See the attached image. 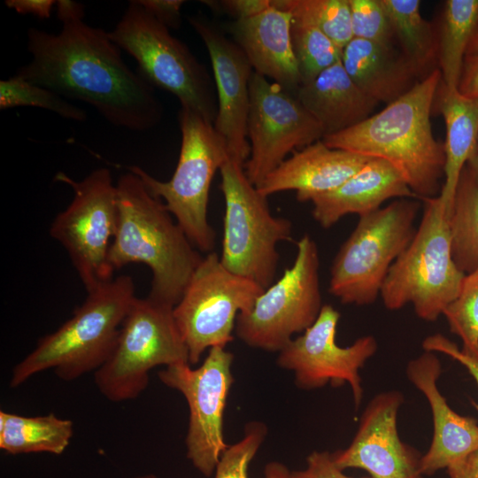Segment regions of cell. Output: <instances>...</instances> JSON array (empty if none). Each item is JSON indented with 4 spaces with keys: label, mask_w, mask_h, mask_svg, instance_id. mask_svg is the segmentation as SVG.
<instances>
[{
    "label": "cell",
    "mask_w": 478,
    "mask_h": 478,
    "mask_svg": "<svg viewBox=\"0 0 478 478\" xmlns=\"http://www.w3.org/2000/svg\"><path fill=\"white\" fill-rule=\"evenodd\" d=\"M340 316L331 305H323L314 323L279 351L276 363L294 373L301 389L348 383L357 409L363 399L359 370L376 353L378 343L374 336L365 335L350 346H339L335 335Z\"/></svg>",
    "instance_id": "obj_16"
},
{
    "label": "cell",
    "mask_w": 478,
    "mask_h": 478,
    "mask_svg": "<svg viewBox=\"0 0 478 478\" xmlns=\"http://www.w3.org/2000/svg\"><path fill=\"white\" fill-rule=\"evenodd\" d=\"M135 478H158V477L153 474H147L136 476Z\"/></svg>",
    "instance_id": "obj_47"
},
{
    "label": "cell",
    "mask_w": 478,
    "mask_h": 478,
    "mask_svg": "<svg viewBox=\"0 0 478 478\" xmlns=\"http://www.w3.org/2000/svg\"><path fill=\"white\" fill-rule=\"evenodd\" d=\"M434 104L446 127L444 181L438 197L450 217L460 174L477 143L478 98L449 90L440 83Z\"/></svg>",
    "instance_id": "obj_25"
},
{
    "label": "cell",
    "mask_w": 478,
    "mask_h": 478,
    "mask_svg": "<svg viewBox=\"0 0 478 478\" xmlns=\"http://www.w3.org/2000/svg\"><path fill=\"white\" fill-rule=\"evenodd\" d=\"M478 30V0H447L443 11L438 58L443 87L458 89L467 47Z\"/></svg>",
    "instance_id": "obj_27"
},
{
    "label": "cell",
    "mask_w": 478,
    "mask_h": 478,
    "mask_svg": "<svg viewBox=\"0 0 478 478\" xmlns=\"http://www.w3.org/2000/svg\"><path fill=\"white\" fill-rule=\"evenodd\" d=\"M403 55L417 71L424 72L438 56V42L433 27L420 14L419 0H380Z\"/></svg>",
    "instance_id": "obj_28"
},
{
    "label": "cell",
    "mask_w": 478,
    "mask_h": 478,
    "mask_svg": "<svg viewBox=\"0 0 478 478\" xmlns=\"http://www.w3.org/2000/svg\"><path fill=\"white\" fill-rule=\"evenodd\" d=\"M403 402L398 390L379 393L370 400L351 443L333 452L341 469H362L371 478H423L421 455L398 434L397 414Z\"/></svg>",
    "instance_id": "obj_18"
},
{
    "label": "cell",
    "mask_w": 478,
    "mask_h": 478,
    "mask_svg": "<svg viewBox=\"0 0 478 478\" xmlns=\"http://www.w3.org/2000/svg\"><path fill=\"white\" fill-rule=\"evenodd\" d=\"M117 224L108 262L114 272L130 263L151 272L149 297L174 307L202 260L168 211L139 176L127 172L117 183Z\"/></svg>",
    "instance_id": "obj_3"
},
{
    "label": "cell",
    "mask_w": 478,
    "mask_h": 478,
    "mask_svg": "<svg viewBox=\"0 0 478 478\" xmlns=\"http://www.w3.org/2000/svg\"><path fill=\"white\" fill-rule=\"evenodd\" d=\"M264 475L265 478H291V472L284 464L271 461L266 465Z\"/></svg>",
    "instance_id": "obj_44"
},
{
    "label": "cell",
    "mask_w": 478,
    "mask_h": 478,
    "mask_svg": "<svg viewBox=\"0 0 478 478\" xmlns=\"http://www.w3.org/2000/svg\"><path fill=\"white\" fill-rule=\"evenodd\" d=\"M421 200L414 236L389 268L380 297L388 310L411 304L420 319L435 321L458 296L466 274L453 260L449 215L438 196Z\"/></svg>",
    "instance_id": "obj_5"
},
{
    "label": "cell",
    "mask_w": 478,
    "mask_h": 478,
    "mask_svg": "<svg viewBox=\"0 0 478 478\" xmlns=\"http://www.w3.org/2000/svg\"><path fill=\"white\" fill-rule=\"evenodd\" d=\"M353 38L391 45L394 32L380 0H349Z\"/></svg>",
    "instance_id": "obj_35"
},
{
    "label": "cell",
    "mask_w": 478,
    "mask_h": 478,
    "mask_svg": "<svg viewBox=\"0 0 478 478\" xmlns=\"http://www.w3.org/2000/svg\"><path fill=\"white\" fill-rule=\"evenodd\" d=\"M322 306L319 250L306 234L297 243L293 264L264 290L251 311L238 314L235 333L251 348L279 352L295 334L314 323Z\"/></svg>",
    "instance_id": "obj_11"
},
{
    "label": "cell",
    "mask_w": 478,
    "mask_h": 478,
    "mask_svg": "<svg viewBox=\"0 0 478 478\" xmlns=\"http://www.w3.org/2000/svg\"><path fill=\"white\" fill-rule=\"evenodd\" d=\"M458 90L465 96L478 98V54L466 56Z\"/></svg>",
    "instance_id": "obj_40"
},
{
    "label": "cell",
    "mask_w": 478,
    "mask_h": 478,
    "mask_svg": "<svg viewBox=\"0 0 478 478\" xmlns=\"http://www.w3.org/2000/svg\"><path fill=\"white\" fill-rule=\"evenodd\" d=\"M341 61L350 78L363 92L386 105L418 81L417 71L391 45L352 38L343 49Z\"/></svg>",
    "instance_id": "obj_24"
},
{
    "label": "cell",
    "mask_w": 478,
    "mask_h": 478,
    "mask_svg": "<svg viewBox=\"0 0 478 478\" xmlns=\"http://www.w3.org/2000/svg\"><path fill=\"white\" fill-rule=\"evenodd\" d=\"M414 197L396 167L384 159L370 158L338 188L313 197L312 213L328 228L348 214L361 217L382 208L389 199Z\"/></svg>",
    "instance_id": "obj_22"
},
{
    "label": "cell",
    "mask_w": 478,
    "mask_h": 478,
    "mask_svg": "<svg viewBox=\"0 0 478 478\" xmlns=\"http://www.w3.org/2000/svg\"><path fill=\"white\" fill-rule=\"evenodd\" d=\"M230 158L220 169L225 200L220 261L232 273L267 289L277 272L278 243L291 240L289 220L274 216L267 197Z\"/></svg>",
    "instance_id": "obj_10"
},
{
    "label": "cell",
    "mask_w": 478,
    "mask_h": 478,
    "mask_svg": "<svg viewBox=\"0 0 478 478\" xmlns=\"http://www.w3.org/2000/svg\"><path fill=\"white\" fill-rule=\"evenodd\" d=\"M57 17L63 23L81 20L84 18V5L71 0L56 1Z\"/></svg>",
    "instance_id": "obj_43"
},
{
    "label": "cell",
    "mask_w": 478,
    "mask_h": 478,
    "mask_svg": "<svg viewBox=\"0 0 478 478\" xmlns=\"http://www.w3.org/2000/svg\"><path fill=\"white\" fill-rule=\"evenodd\" d=\"M73 435V423L54 413L24 416L0 412V449L6 453L62 454Z\"/></svg>",
    "instance_id": "obj_26"
},
{
    "label": "cell",
    "mask_w": 478,
    "mask_h": 478,
    "mask_svg": "<svg viewBox=\"0 0 478 478\" xmlns=\"http://www.w3.org/2000/svg\"><path fill=\"white\" fill-rule=\"evenodd\" d=\"M292 17L272 5L227 27L232 40L243 51L253 71L296 94L301 79L291 43Z\"/></svg>",
    "instance_id": "obj_21"
},
{
    "label": "cell",
    "mask_w": 478,
    "mask_h": 478,
    "mask_svg": "<svg viewBox=\"0 0 478 478\" xmlns=\"http://www.w3.org/2000/svg\"><path fill=\"white\" fill-rule=\"evenodd\" d=\"M343 471L335 462L333 453L314 451L306 458L305 468L291 472V478H354L345 474Z\"/></svg>",
    "instance_id": "obj_37"
},
{
    "label": "cell",
    "mask_w": 478,
    "mask_h": 478,
    "mask_svg": "<svg viewBox=\"0 0 478 478\" xmlns=\"http://www.w3.org/2000/svg\"><path fill=\"white\" fill-rule=\"evenodd\" d=\"M87 293L72 317L40 338L35 349L13 367L11 388L49 369L61 380L71 382L96 371L105 362L136 297L134 281L129 275H120Z\"/></svg>",
    "instance_id": "obj_4"
},
{
    "label": "cell",
    "mask_w": 478,
    "mask_h": 478,
    "mask_svg": "<svg viewBox=\"0 0 478 478\" xmlns=\"http://www.w3.org/2000/svg\"><path fill=\"white\" fill-rule=\"evenodd\" d=\"M264 289L227 269L215 251L206 253L173 309L190 365L212 347L232 342L239 313L248 312Z\"/></svg>",
    "instance_id": "obj_12"
},
{
    "label": "cell",
    "mask_w": 478,
    "mask_h": 478,
    "mask_svg": "<svg viewBox=\"0 0 478 478\" xmlns=\"http://www.w3.org/2000/svg\"><path fill=\"white\" fill-rule=\"evenodd\" d=\"M57 181L69 185L73 197L54 219L50 234L66 251L87 291L112 279L108 256L114 236L117 189L108 168L92 171L75 181L60 172Z\"/></svg>",
    "instance_id": "obj_13"
},
{
    "label": "cell",
    "mask_w": 478,
    "mask_h": 478,
    "mask_svg": "<svg viewBox=\"0 0 478 478\" xmlns=\"http://www.w3.org/2000/svg\"><path fill=\"white\" fill-rule=\"evenodd\" d=\"M267 435V426L261 421L245 425L243 436L228 445L216 466L214 478H248L250 463Z\"/></svg>",
    "instance_id": "obj_34"
},
{
    "label": "cell",
    "mask_w": 478,
    "mask_h": 478,
    "mask_svg": "<svg viewBox=\"0 0 478 478\" xmlns=\"http://www.w3.org/2000/svg\"><path fill=\"white\" fill-rule=\"evenodd\" d=\"M449 222L453 260L468 274L478 267V186L466 166L459 180Z\"/></svg>",
    "instance_id": "obj_29"
},
{
    "label": "cell",
    "mask_w": 478,
    "mask_h": 478,
    "mask_svg": "<svg viewBox=\"0 0 478 478\" xmlns=\"http://www.w3.org/2000/svg\"><path fill=\"white\" fill-rule=\"evenodd\" d=\"M233 360L232 352L215 346L209 349L197 368H192L189 363L178 364L166 366L158 374L162 383L186 399L189 411L185 439L187 458L206 477L215 472L221 454L228 447L223 435V416L234 382Z\"/></svg>",
    "instance_id": "obj_14"
},
{
    "label": "cell",
    "mask_w": 478,
    "mask_h": 478,
    "mask_svg": "<svg viewBox=\"0 0 478 478\" xmlns=\"http://www.w3.org/2000/svg\"><path fill=\"white\" fill-rule=\"evenodd\" d=\"M138 4L168 28H179L181 24L183 0H137Z\"/></svg>",
    "instance_id": "obj_39"
},
{
    "label": "cell",
    "mask_w": 478,
    "mask_h": 478,
    "mask_svg": "<svg viewBox=\"0 0 478 478\" xmlns=\"http://www.w3.org/2000/svg\"><path fill=\"white\" fill-rule=\"evenodd\" d=\"M370 158L330 148L321 139L295 150L257 189L266 197L295 190L299 202L311 201L338 188Z\"/></svg>",
    "instance_id": "obj_20"
},
{
    "label": "cell",
    "mask_w": 478,
    "mask_h": 478,
    "mask_svg": "<svg viewBox=\"0 0 478 478\" xmlns=\"http://www.w3.org/2000/svg\"><path fill=\"white\" fill-rule=\"evenodd\" d=\"M173 309L149 297L134 299L113 350L95 371V384L106 399H135L146 389L151 369L189 363Z\"/></svg>",
    "instance_id": "obj_9"
},
{
    "label": "cell",
    "mask_w": 478,
    "mask_h": 478,
    "mask_svg": "<svg viewBox=\"0 0 478 478\" xmlns=\"http://www.w3.org/2000/svg\"><path fill=\"white\" fill-rule=\"evenodd\" d=\"M441 362L435 352L424 351L408 361L406 375L426 397L432 413L434 432L427 452L420 459L422 475H432L478 451V422L457 413L440 392L437 380Z\"/></svg>",
    "instance_id": "obj_19"
},
{
    "label": "cell",
    "mask_w": 478,
    "mask_h": 478,
    "mask_svg": "<svg viewBox=\"0 0 478 478\" xmlns=\"http://www.w3.org/2000/svg\"><path fill=\"white\" fill-rule=\"evenodd\" d=\"M295 96L320 123L324 136L364 121L379 104L353 82L341 60L302 84Z\"/></svg>",
    "instance_id": "obj_23"
},
{
    "label": "cell",
    "mask_w": 478,
    "mask_h": 478,
    "mask_svg": "<svg viewBox=\"0 0 478 478\" xmlns=\"http://www.w3.org/2000/svg\"><path fill=\"white\" fill-rule=\"evenodd\" d=\"M292 19L311 24L343 50L353 38L349 0H271Z\"/></svg>",
    "instance_id": "obj_30"
},
{
    "label": "cell",
    "mask_w": 478,
    "mask_h": 478,
    "mask_svg": "<svg viewBox=\"0 0 478 478\" xmlns=\"http://www.w3.org/2000/svg\"><path fill=\"white\" fill-rule=\"evenodd\" d=\"M178 120L181 150L169 181H159L137 166L127 169L165 203L192 244L206 254L213 251L215 244V231L207 219L211 184L229 156L212 123L184 107H181Z\"/></svg>",
    "instance_id": "obj_7"
},
{
    "label": "cell",
    "mask_w": 478,
    "mask_h": 478,
    "mask_svg": "<svg viewBox=\"0 0 478 478\" xmlns=\"http://www.w3.org/2000/svg\"><path fill=\"white\" fill-rule=\"evenodd\" d=\"M30 61L15 75L64 98L85 102L111 124L144 132L157 126L163 107L153 87L125 63L108 32L81 20L58 34L31 27Z\"/></svg>",
    "instance_id": "obj_1"
},
{
    "label": "cell",
    "mask_w": 478,
    "mask_h": 478,
    "mask_svg": "<svg viewBox=\"0 0 478 478\" xmlns=\"http://www.w3.org/2000/svg\"><path fill=\"white\" fill-rule=\"evenodd\" d=\"M424 351L443 353L455 359L469 372L478 386V358L464 352L458 345L442 334H434L422 341ZM478 413V403L472 402Z\"/></svg>",
    "instance_id": "obj_36"
},
{
    "label": "cell",
    "mask_w": 478,
    "mask_h": 478,
    "mask_svg": "<svg viewBox=\"0 0 478 478\" xmlns=\"http://www.w3.org/2000/svg\"><path fill=\"white\" fill-rule=\"evenodd\" d=\"M441 81L440 69H433L381 112L322 141L333 149L384 159L417 197H437L445 155L443 144L433 135L430 116Z\"/></svg>",
    "instance_id": "obj_2"
},
{
    "label": "cell",
    "mask_w": 478,
    "mask_h": 478,
    "mask_svg": "<svg viewBox=\"0 0 478 478\" xmlns=\"http://www.w3.org/2000/svg\"><path fill=\"white\" fill-rule=\"evenodd\" d=\"M447 471L450 478H478V451L451 464Z\"/></svg>",
    "instance_id": "obj_42"
},
{
    "label": "cell",
    "mask_w": 478,
    "mask_h": 478,
    "mask_svg": "<svg viewBox=\"0 0 478 478\" xmlns=\"http://www.w3.org/2000/svg\"><path fill=\"white\" fill-rule=\"evenodd\" d=\"M420 206L412 198H398L359 217L333 260L331 295L343 305L374 303L389 268L414 236Z\"/></svg>",
    "instance_id": "obj_8"
},
{
    "label": "cell",
    "mask_w": 478,
    "mask_h": 478,
    "mask_svg": "<svg viewBox=\"0 0 478 478\" xmlns=\"http://www.w3.org/2000/svg\"><path fill=\"white\" fill-rule=\"evenodd\" d=\"M471 174L473 175L476 185L478 186V138L474 150L466 164Z\"/></svg>",
    "instance_id": "obj_45"
},
{
    "label": "cell",
    "mask_w": 478,
    "mask_h": 478,
    "mask_svg": "<svg viewBox=\"0 0 478 478\" xmlns=\"http://www.w3.org/2000/svg\"><path fill=\"white\" fill-rule=\"evenodd\" d=\"M443 316L451 332L461 339V350L478 358V267L465 274L458 296Z\"/></svg>",
    "instance_id": "obj_33"
},
{
    "label": "cell",
    "mask_w": 478,
    "mask_h": 478,
    "mask_svg": "<svg viewBox=\"0 0 478 478\" xmlns=\"http://www.w3.org/2000/svg\"><path fill=\"white\" fill-rule=\"evenodd\" d=\"M188 21L204 42L212 64L218 105L213 127L229 158L244 165L251 152L247 129L253 68L238 45L208 19L194 15Z\"/></svg>",
    "instance_id": "obj_17"
},
{
    "label": "cell",
    "mask_w": 478,
    "mask_h": 478,
    "mask_svg": "<svg viewBox=\"0 0 478 478\" xmlns=\"http://www.w3.org/2000/svg\"><path fill=\"white\" fill-rule=\"evenodd\" d=\"M478 54V30L472 38L466 50V56L477 55Z\"/></svg>",
    "instance_id": "obj_46"
},
{
    "label": "cell",
    "mask_w": 478,
    "mask_h": 478,
    "mask_svg": "<svg viewBox=\"0 0 478 478\" xmlns=\"http://www.w3.org/2000/svg\"><path fill=\"white\" fill-rule=\"evenodd\" d=\"M250 96L251 152L243 167L250 181L258 187L289 153L321 140L324 131L294 94L254 71Z\"/></svg>",
    "instance_id": "obj_15"
},
{
    "label": "cell",
    "mask_w": 478,
    "mask_h": 478,
    "mask_svg": "<svg viewBox=\"0 0 478 478\" xmlns=\"http://www.w3.org/2000/svg\"><path fill=\"white\" fill-rule=\"evenodd\" d=\"M111 40L137 63L138 73L152 87L175 96L181 107L213 124L217 96L213 79L189 48L137 2L130 1Z\"/></svg>",
    "instance_id": "obj_6"
},
{
    "label": "cell",
    "mask_w": 478,
    "mask_h": 478,
    "mask_svg": "<svg viewBox=\"0 0 478 478\" xmlns=\"http://www.w3.org/2000/svg\"><path fill=\"white\" fill-rule=\"evenodd\" d=\"M291 43L301 85L341 60L343 50L311 24L292 19Z\"/></svg>",
    "instance_id": "obj_31"
},
{
    "label": "cell",
    "mask_w": 478,
    "mask_h": 478,
    "mask_svg": "<svg viewBox=\"0 0 478 478\" xmlns=\"http://www.w3.org/2000/svg\"><path fill=\"white\" fill-rule=\"evenodd\" d=\"M19 106L42 108L75 121H85L88 119L86 112L58 94L13 75L0 81V109Z\"/></svg>",
    "instance_id": "obj_32"
},
{
    "label": "cell",
    "mask_w": 478,
    "mask_h": 478,
    "mask_svg": "<svg viewBox=\"0 0 478 478\" xmlns=\"http://www.w3.org/2000/svg\"><path fill=\"white\" fill-rule=\"evenodd\" d=\"M213 12L227 14L234 20L255 16L271 6V0L203 1Z\"/></svg>",
    "instance_id": "obj_38"
},
{
    "label": "cell",
    "mask_w": 478,
    "mask_h": 478,
    "mask_svg": "<svg viewBox=\"0 0 478 478\" xmlns=\"http://www.w3.org/2000/svg\"><path fill=\"white\" fill-rule=\"evenodd\" d=\"M8 8L20 14H32L40 19H49L56 1L53 0H6Z\"/></svg>",
    "instance_id": "obj_41"
}]
</instances>
